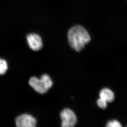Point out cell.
<instances>
[{"label":"cell","mask_w":127,"mask_h":127,"mask_svg":"<svg viewBox=\"0 0 127 127\" xmlns=\"http://www.w3.org/2000/svg\"><path fill=\"white\" fill-rule=\"evenodd\" d=\"M68 38L71 47L77 52L82 50L91 40L88 31L79 25L75 26L70 29L68 32Z\"/></svg>","instance_id":"6da1fadb"},{"label":"cell","mask_w":127,"mask_h":127,"mask_svg":"<svg viewBox=\"0 0 127 127\" xmlns=\"http://www.w3.org/2000/svg\"><path fill=\"white\" fill-rule=\"evenodd\" d=\"M29 84L35 91L41 94L48 92L53 86V82L48 74H44L41 77H32L29 80Z\"/></svg>","instance_id":"7a4b0ae2"},{"label":"cell","mask_w":127,"mask_h":127,"mask_svg":"<svg viewBox=\"0 0 127 127\" xmlns=\"http://www.w3.org/2000/svg\"><path fill=\"white\" fill-rule=\"evenodd\" d=\"M60 117L62 120V127H74L77 124V117L74 112L69 109H63L60 113Z\"/></svg>","instance_id":"3957f363"},{"label":"cell","mask_w":127,"mask_h":127,"mask_svg":"<svg viewBox=\"0 0 127 127\" xmlns=\"http://www.w3.org/2000/svg\"><path fill=\"white\" fill-rule=\"evenodd\" d=\"M15 124L18 127H35L37 121L35 118L31 114H24L16 118Z\"/></svg>","instance_id":"277c9868"},{"label":"cell","mask_w":127,"mask_h":127,"mask_svg":"<svg viewBox=\"0 0 127 127\" xmlns=\"http://www.w3.org/2000/svg\"><path fill=\"white\" fill-rule=\"evenodd\" d=\"M29 47L34 51H38L43 47V42L41 37L36 33H30L27 36Z\"/></svg>","instance_id":"5b68a950"},{"label":"cell","mask_w":127,"mask_h":127,"mask_svg":"<svg viewBox=\"0 0 127 127\" xmlns=\"http://www.w3.org/2000/svg\"><path fill=\"white\" fill-rule=\"evenodd\" d=\"M99 97L104 99L107 102H112L115 99L114 93L108 88H104L100 91Z\"/></svg>","instance_id":"8992f818"},{"label":"cell","mask_w":127,"mask_h":127,"mask_svg":"<svg viewBox=\"0 0 127 127\" xmlns=\"http://www.w3.org/2000/svg\"><path fill=\"white\" fill-rule=\"evenodd\" d=\"M8 68V64L6 60L0 58V75L6 73Z\"/></svg>","instance_id":"52a82bcc"},{"label":"cell","mask_w":127,"mask_h":127,"mask_svg":"<svg viewBox=\"0 0 127 127\" xmlns=\"http://www.w3.org/2000/svg\"><path fill=\"white\" fill-rule=\"evenodd\" d=\"M97 103L98 106L102 109H105L107 107V102L100 97L97 99Z\"/></svg>","instance_id":"ba28073f"},{"label":"cell","mask_w":127,"mask_h":127,"mask_svg":"<svg viewBox=\"0 0 127 127\" xmlns=\"http://www.w3.org/2000/svg\"><path fill=\"white\" fill-rule=\"evenodd\" d=\"M107 127H122L121 124L117 120H112L108 121L106 125Z\"/></svg>","instance_id":"9c48e42d"}]
</instances>
